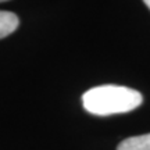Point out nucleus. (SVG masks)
<instances>
[{
	"mask_svg": "<svg viewBox=\"0 0 150 150\" xmlns=\"http://www.w3.org/2000/svg\"><path fill=\"white\" fill-rule=\"evenodd\" d=\"M117 150H150V134L127 138L118 145Z\"/></svg>",
	"mask_w": 150,
	"mask_h": 150,
	"instance_id": "2",
	"label": "nucleus"
},
{
	"mask_svg": "<svg viewBox=\"0 0 150 150\" xmlns=\"http://www.w3.org/2000/svg\"><path fill=\"white\" fill-rule=\"evenodd\" d=\"M143 3H145V4L149 7V10H150V0H143Z\"/></svg>",
	"mask_w": 150,
	"mask_h": 150,
	"instance_id": "4",
	"label": "nucleus"
},
{
	"mask_svg": "<svg viewBox=\"0 0 150 150\" xmlns=\"http://www.w3.org/2000/svg\"><path fill=\"white\" fill-rule=\"evenodd\" d=\"M20 20L14 13L0 11V39L8 36L18 28Z\"/></svg>",
	"mask_w": 150,
	"mask_h": 150,
	"instance_id": "3",
	"label": "nucleus"
},
{
	"mask_svg": "<svg viewBox=\"0 0 150 150\" xmlns=\"http://www.w3.org/2000/svg\"><path fill=\"white\" fill-rule=\"evenodd\" d=\"M143 102L138 91L120 85H102L86 91L82 104L88 112L95 115H111L132 111Z\"/></svg>",
	"mask_w": 150,
	"mask_h": 150,
	"instance_id": "1",
	"label": "nucleus"
},
{
	"mask_svg": "<svg viewBox=\"0 0 150 150\" xmlns=\"http://www.w3.org/2000/svg\"><path fill=\"white\" fill-rule=\"evenodd\" d=\"M0 1H7V0H0Z\"/></svg>",
	"mask_w": 150,
	"mask_h": 150,
	"instance_id": "5",
	"label": "nucleus"
}]
</instances>
